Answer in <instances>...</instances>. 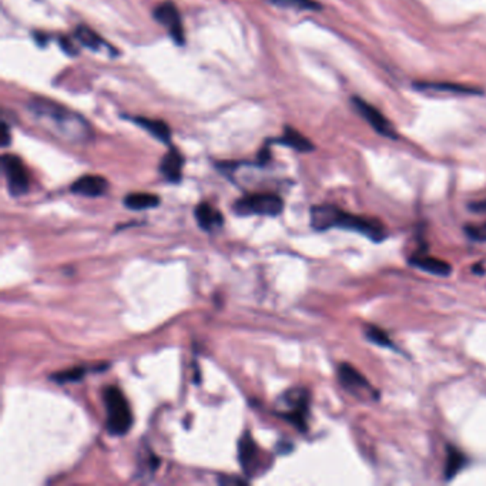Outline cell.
Listing matches in <instances>:
<instances>
[{
    "label": "cell",
    "mask_w": 486,
    "mask_h": 486,
    "mask_svg": "<svg viewBox=\"0 0 486 486\" xmlns=\"http://www.w3.org/2000/svg\"><path fill=\"white\" fill-rule=\"evenodd\" d=\"M28 109L41 129L62 140L83 144L93 138V129L83 115L60 103L44 97H33Z\"/></svg>",
    "instance_id": "obj_1"
},
{
    "label": "cell",
    "mask_w": 486,
    "mask_h": 486,
    "mask_svg": "<svg viewBox=\"0 0 486 486\" xmlns=\"http://www.w3.org/2000/svg\"><path fill=\"white\" fill-rule=\"evenodd\" d=\"M311 225L317 231H326L330 228H344L355 231L369 240L381 243L386 239V230L384 224L374 218H365L339 210L335 205H314L311 208Z\"/></svg>",
    "instance_id": "obj_2"
},
{
    "label": "cell",
    "mask_w": 486,
    "mask_h": 486,
    "mask_svg": "<svg viewBox=\"0 0 486 486\" xmlns=\"http://www.w3.org/2000/svg\"><path fill=\"white\" fill-rule=\"evenodd\" d=\"M103 400L107 412V429L114 436L126 435L133 425V412L118 386H107L103 392Z\"/></svg>",
    "instance_id": "obj_3"
},
{
    "label": "cell",
    "mask_w": 486,
    "mask_h": 486,
    "mask_svg": "<svg viewBox=\"0 0 486 486\" xmlns=\"http://www.w3.org/2000/svg\"><path fill=\"white\" fill-rule=\"evenodd\" d=\"M284 210V203L281 197L271 193L250 194L236 201L234 212L240 216H268L274 217L281 214Z\"/></svg>",
    "instance_id": "obj_4"
},
{
    "label": "cell",
    "mask_w": 486,
    "mask_h": 486,
    "mask_svg": "<svg viewBox=\"0 0 486 486\" xmlns=\"http://www.w3.org/2000/svg\"><path fill=\"white\" fill-rule=\"evenodd\" d=\"M284 411L280 413L299 431L307 429L308 392L304 388H292L284 393Z\"/></svg>",
    "instance_id": "obj_5"
},
{
    "label": "cell",
    "mask_w": 486,
    "mask_h": 486,
    "mask_svg": "<svg viewBox=\"0 0 486 486\" xmlns=\"http://www.w3.org/2000/svg\"><path fill=\"white\" fill-rule=\"evenodd\" d=\"M2 170L6 178L8 190L13 197H20L29 190V174L23 161L15 154L2 157Z\"/></svg>",
    "instance_id": "obj_6"
},
{
    "label": "cell",
    "mask_w": 486,
    "mask_h": 486,
    "mask_svg": "<svg viewBox=\"0 0 486 486\" xmlns=\"http://www.w3.org/2000/svg\"><path fill=\"white\" fill-rule=\"evenodd\" d=\"M338 381L353 395L358 398H377L378 393L373 389L366 378L357 371L350 364H341L338 366Z\"/></svg>",
    "instance_id": "obj_7"
},
{
    "label": "cell",
    "mask_w": 486,
    "mask_h": 486,
    "mask_svg": "<svg viewBox=\"0 0 486 486\" xmlns=\"http://www.w3.org/2000/svg\"><path fill=\"white\" fill-rule=\"evenodd\" d=\"M353 104L361 118L377 133H380L381 135L389 137V138H395V129H393V126L389 123V120L377 107H374L373 104H369L368 102H365L359 97H354Z\"/></svg>",
    "instance_id": "obj_8"
},
{
    "label": "cell",
    "mask_w": 486,
    "mask_h": 486,
    "mask_svg": "<svg viewBox=\"0 0 486 486\" xmlns=\"http://www.w3.org/2000/svg\"><path fill=\"white\" fill-rule=\"evenodd\" d=\"M154 19L163 25L177 44L184 43V30L178 9L173 2H165L154 9Z\"/></svg>",
    "instance_id": "obj_9"
},
{
    "label": "cell",
    "mask_w": 486,
    "mask_h": 486,
    "mask_svg": "<svg viewBox=\"0 0 486 486\" xmlns=\"http://www.w3.org/2000/svg\"><path fill=\"white\" fill-rule=\"evenodd\" d=\"M260 451L250 433H244L239 441V460L247 476H251L260 467Z\"/></svg>",
    "instance_id": "obj_10"
},
{
    "label": "cell",
    "mask_w": 486,
    "mask_h": 486,
    "mask_svg": "<svg viewBox=\"0 0 486 486\" xmlns=\"http://www.w3.org/2000/svg\"><path fill=\"white\" fill-rule=\"evenodd\" d=\"M109 189V181L102 176H83L72 184V193L84 197H100Z\"/></svg>",
    "instance_id": "obj_11"
},
{
    "label": "cell",
    "mask_w": 486,
    "mask_h": 486,
    "mask_svg": "<svg viewBox=\"0 0 486 486\" xmlns=\"http://www.w3.org/2000/svg\"><path fill=\"white\" fill-rule=\"evenodd\" d=\"M409 263L416 267V268H420L422 271H427L429 274H433V275H449L452 272V267L441 260V259H436V257H431L428 256V254H415V256H412L409 259Z\"/></svg>",
    "instance_id": "obj_12"
},
{
    "label": "cell",
    "mask_w": 486,
    "mask_h": 486,
    "mask_svg": "<svg viewBox=\"0 0 486 486\" xmlns=\"http://www.w3.org/2000/svg\"><path fill=\"white\" fill-rule=\"evenodd\" d=\"M183 165L184 160L183 156L180 154L178 150L171 149L166 153L160 163V173L165 176L171 183H178L181 180V171H183Z\"/></svg>",
    "instance_id": "obj_13"
},
{
    "label": "cell",
    "mask_w": 486,
    "mask_h": 486,
    "mask_svg": "<svg viewBox=\"0 0 486 486\" xmlns=\"http://www.w3.org/2000/svg\"><path fill=\"white\" fill-rule=\"evenodd\" d=\"M194 214L198 225L205 231H212L217 227H221L224 221L223 214L208 203H200L196 207Z\"/></svg>",
    "instance_id": "obj_14"
},
{
    "label": "cell",
    "mask_w": 486,
    "mask_h": 486,
    "mask_svg": "<svg viewBox=\"0 0 486 486\" xmlns=\"http://www.w3.org/2000/svg\"><path fill=\"white\" fill-rule=\"evenodd\" d=\"M75 36L80 41V44H83L84 48L90 50L99 52V53H109L110 56L113 55L111 46H109L95 30L88 29L87 26H79L75 32Z\"/></svg>",
    "instance_id": "obj_15"
},
{
    "label": "cell",
    "mask_w": 486,
    "mask_h": 486,
    "mask_svg": "<svg viewBox=\"0 0 486 486\" xmlns=\"http://www.w3.org/2000/svg\"><path fill=\"white\" fill-rule=\"evenodd\" d=\"M422 91H429V93H451V95H462V96H468V95H476L478 90L469 86H462V84H456V83H422L416 86Z\"/></svg>",
    "instance_id": "obj_16"
},
{
    "label": "cell",
    "mask_w": 486,
    "mask_h": 486,
    "mask_svg": "<svg viewBox=\"0 0 486 486\" xmlns=\"http://www.w3.org/2000/svg\"><path fill=\"white\" fill-rule=\"evenodd\" d=\"M277 143L284 144L287 147H291L295 151H301V153H307V151H312L314 146L312 143L308 140L307 137H304L301 133H298L297 130L287 127L283 133V135L277 140Z\"/></svg>",
    "instance_id": "obj_17"
},
{
    "label": "cell",
    "mask_w": 486,
    "mask_h": 486,
    "mask_svg": "<svg viewBox=\"0 0 486 486\" xmlns=\"http://www.w3.org/2000/svg\"><path fill=\"white\" fill-rule=\"evenodd\" d=\"M133 122L135 124L140 126L142 129L147 130L153 137L157 138V140L163 142V143H169L170 142L171 131H170L169 126L165 122L153 120V119H147V118H134Z\"/></svg>",
    "instance_id": "obj_18"
},
{
    "label": "cell",
    "mask_w": 486,
    "mask_h": 486,
    "mask_svg": "<svg viewBox=\"0 0 486 486\" xmlns=\"http://www.w3.org/2000/svg\"><path fill=\"white\" fill-rule=\"evenodd\" d=\"M158 204L160 198L150 193H131L124 198V205L134 212L149 210V208H154Z\"/></svg>",
    "instance_id": "obj_19"
},
{
    "label": "cell",
    "mask_w": 486,
    "mask_h": 486,
    "mask_svg": "<svg viewBox=\"0 0 486 486\" xmlns=\"http://www.w3.org/2000/svg\"><path fill=\"white\" fill-rule=\"evenodd\" d=\"M465 455L462 454L455 447H448L447 452V462H445V479L451 480L455 475L465 467Z\"/></svg>",
    "instance_id": "obj_20"
},
{
    "label": "cell",
    "mask_w": 486,
    "mask_h": 486,
    "mask_svg": "<svg viewBox=\"0 0 486 486\" xmlns=\"http://www.w3.org/2000/svg\"><path fill=\"white\" fill-rule=\"evenodd\" d=\"M88 369L86 366H75L71 369H64V371L55 373L50 375V380L56 384H71V382H79L83 380V377L87 374Z\"/></svg>",
    "instance_id": "obj_21"
},
{
    "label": "cell",
    "mask_w": 486,
    "mask_h": 486,
    "mask_svg": "<svg viewBox=\"0 0 486 486\" xmlns=\"http://www.w3.org/2000/svg\"><path fill=\"white\" fill-rule=\"evenodd\" d=\"M365 337L368 341H371L373 344H375L378 346H382V348L395 350V345H393V342L391 341L388 334L375 326H368L365 328Z\"/></svg>",
    "instance_id": "obj_22"
},
{
    "label": "cell",
    "mask_w": 486,
    "mask_h": 486,
    "mask_svg": "<svg viewBox=\"0 0 486 486\" xmlns=\"http://www.w3.org/2000/svg\"><path fill=\"white\" fill-rule=\"evenodd\" d=\"M271 3L281 8H292L299 10H311L319 8L312 0H271Z\"/></svg>",
    "instance_id": "obj_23"
},
{
    "label": "cell",
    "mask_w": 486,
    "mask_h": 486,
    "mask_svg": "<svg viewBox=\"0 0 486 486\" xmlns=\"http://www.w3.org/2000/svg\"><path fill=\"white\" fill-rule=\"evenodd\" d=\"M465 233L474 241H486V223L482 225H468Z\"/></svg>",
    "instance_id": "obj_24"
},
{
    "label": "cell",
    "mask_w": 486,
    "mask_h": 486,
    "mask_svg": "<svg viewBox=\"0 0 486 486\" xmlns=\"http://www.w3.org/2000/svg\"><path fill=\"white\" fill-rule=\"evenodd\" d=\"M0 138H2V146L8 147L10 143V134H9V126L3 122L0 126Z\"/></svg>",
    "instance_id": "obj_25"
},
{
    "label": "cell",
    "mask_w": 486,
    "mask_h": 486,
    "mask_svg": "<svg viewBox=\"0 0 486 486\" xmlns=\"http://www.w3.org/2000/svg\"><path fill=\"white\" fill-rule=\"evenodd\" d=\"M221 485H245L247 482L240 478H231V476H221L218 480Z\"/></svg>",
    "instance_id": "obj_26"
},
{
    "label": "cell",
    "mask_w": 486,
    "mask_h": 486,
    "mask_svg": "<svg viewBox=\"0 0 486 486\" xmlns=\"http://www.w3.org/2000/svg\"><path fill=\"white\" fill-rule=\"evenodd\" d=\"M469 208L475 213H486V200L483 201H476L469 205Z\"/></svg>",
    "instance_id": "obj_27"
}]
</instances>
